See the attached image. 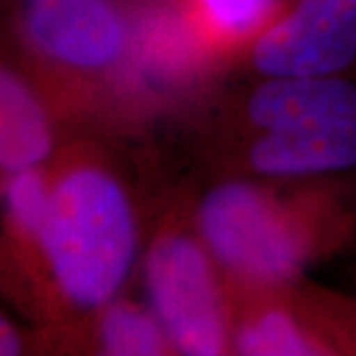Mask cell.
Segmentation results:
<instances>
[{"label":"cell","instance_id":"277c9868","mask_svg":"<svg viewBox=\"0 0 356 356\" xmlns=\"http://www.w3.org/2000/svg\"><path fill=\"white\" fill-rule=\"evenodd\" d=\"M147 293L168 343L182 355H222L228 344L224 301L206 245L186 234H166L145 264Z\"/></svg>","mask_w":356,"mask_h":356},{"label":"cell","instance_id":"3957f363","mask_svg":"<svg viewBox=\"0 0 356 356\" xmlns=\"http://www.w3.org/2000/svg\"><path fill=\"white\" fill-rule=\"evenodd\" d=\"M346 226L339 206L307 218L250 182L218 186L198 210L200 238L218 264L267 285L295 277L318 245L343 238Z\"/></svg>","mask_w":356,"mask_h":356},{"label":"cell","instance_id":"30bf717a","mask_svg":"<svg viewBox=\"0 0 356 356\" xmlns=\"http://www.w3.org/2000/svg\"><path fill=\"white\" fill-rule=\"evenodd\" d=\"M51 184L38 166L8 172L4 186V206L16 229L28 238L38 240L50 206Z\"/></svg>","mask_w":356,"mask_h":356},{"label":"cell","instance_id":"5b68a950","mask_svg":"<svg viewBox=\"0 0 356 356\" xmlns=\"http://www.w3.org/2000/svg\"><path fill=\"white\" fill-rule=\"evenodd\" d=\"M356 60V0H297L254 46L267 77L341 76Z\"/></svg>","mask_w":356,"mask_h":356},{"label":"cell","instance_id":"8992f818","mask_svg":"<svg viewBox=\"0 0 356 356\" xmlns=\"http://www.w3.org/2000/svg\"><path fill=\"white\" fill-rule=\"evenodd\" d=\"M14 10L28 44L54 64L95 72L127 48V26L111 0H14Z\"/></svg>","mask_w":356,"mask_h":356},{"label":"cell","instance_id":"8fae6325","mask_svg":"<svg viewBox=\"0 0 356 356\" xmlns=\"http://www.w3.org/2000/svg\"><path fill=\"white\" fill-rule=\"evenodd\" d=\"M275 0H200L204 14L226 34L254 30L266 18Z\"/></svg>","mask_w":356,"mask_h":356},{"label":"cell","instance_id":"7a4b0ae2","mask_svg":"<svg viewBox=\"0 0 356 356\" xmlns=\"http://www.w3.org/2000/svg\"><path fill=\"white\" fill-rule=\"evenodd\" d=\"M248 115L261 137L250 163L267 177H325L356 168V83L343 76L271 77Z\"/></svg>","mask_w":356,"mask_h":356},{"label":"cell","instance_id":"7c38bea8","mask_svg":"<svg viewBox=\"0 0 356 356\" xmlns=\"http://www.w3.org/2000/svg\"><path fill=\"white\" fill-rule=\"evenodd\" d=\"M22 348L20 337L13 325L4 317H0V356L18 355Z\"/></svg>","mask_w":356,"mask_h":356},{"label":"cell","instance_id":"9c48e42d","mask_svg":"<svg viewBox=\"0 0 356 356\" xmlns=\"http://www.w3.org/2000/svg\"><path fill=\"white\" fill-rule=\"evenodd\" d=\"M236 350L255 356L327 355V346L317 334L285 311L269 309L252 317L236 334Z\"/></svg>","mask_w":356,"mask_h":356},{"label":"cell","instance_id":"6da1fadb","mask_svg":"<svg viewBox=\"0 0 356 356\" xmlns=\"http://www.w3.org/2000/svg\"><path fill=\"white\" fill-rule=\"evenodd\" d=\"M60 293L79 309H99L123 287L137 254L127 192L97 166H76L51 184L38 240Z\"/></svg>","mask_w":356,"mask_h":356},{"label":"cell","instance_id":"ba28073f","mask_svg":"<svg viewBox=\"0 0 356 356\" xmlns=\"http://www.w3.org/2000/svg\"><path fill=\"white\" fill-rule=\"evenodd\" d=\"M97 334L103 353L115 356L163 355L170 344L154 313L127 301L105 305Z\"/></svg>","mask_w":356,"mask_h":356},{"label":"cell","instance_id":"52a82bcc","mask_svg":"<svg viewBox=\"0 0 356 356\" xmlns=\"http://www.w3.org/2000/svg\"><path fill=\"white\" fill-rule=\"evenodd\" d=\"M51 149L50 119L34 91L0 65V168L38 166Z\"/></svg>","mask_w":356,"mask_h":356}]
</instances>
